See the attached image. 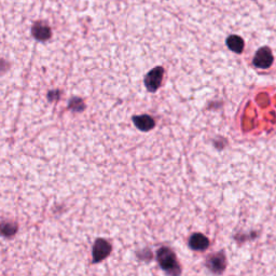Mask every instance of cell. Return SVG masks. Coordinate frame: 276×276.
<instances>
[{"mask_svg":"<svg viewBox=\"0 0 276 276\" xmlns=\"http://www.w3.org/2000/svg\"><path fill=\"white\" fill-rule=\"evenodd\" d=\"M156 258H158V262L161 268L164 270L166 273L169 274H179L180 273V267L178 264L176 255L174 251H171L167 247H162L156 253Z\"/></svg>","mask_w":276,"mask_h":276,"instance_id":"cell-1","label":"cell"},{"mask_svg":"<svg viewBox=\"0 0 276 276\" xmlns=\"http://www.w3.org/2000/svg\"><path fill=\"white\" fill-rule=\"evenodd\" d=\"M164 69L162 67H155L151 72H149L145 78V85L149 92H155L158 90L162 80H163Z\"/></svg>","mask_w":276,"mask_h":276,"instance_id":"cell-2","label":"cell"},{"mask_svg":"<svg viewBox=\"0 0 276 276\" xmlns=\"http://www.w3.org/2000/svg\"><path fill=\"white\" fill-rule=\"evenodd\" d=\"M112 247L109 242L104 239L96 240L93 246V262H100L110 255Z\"/></svg>","mask_w":276,"mask_h":276,"instance_id":"cell-3","label":"cell"},{"mask_svg":"<svg viewBox=\"0 0 276 276\" xmlns=\"http://www.w3.org/2000/svg\"><path fill=\"white\" fill-rule=\"evenodd\" d=\"M273 64V54L268 47H263L257 51L253 57V65L258 68L267 69L271 67Z\"/></svg>","mask_w":276,"mask_h":276,"instance_id":"cell-4","label":"cell"},{"mask_svg":"<svg viewBox=\"0 0 276 276\" xmlns=\"http://www.w3.org/2000/svg\"><path fill=\"white\" fill-rule=\"evenodd\" d=\"M31 34L37 40L46 41L51 38L52 31L50 26H49L46 22H36V23L32 25Z\"/></svg>","mask_w":276,"mask_h":276,"instance_id":"cell-5","label":"cell"},{"mask_svg":"<svg viewBox=\"0 0 276 276\" xmlns=\"http://www.w3.org/2000/svg\"><path fill=\"white\" fill-rule=\"evenodd\" d=\"M133 122L135 124V126L143 132H148L150 129H152L155 125L153 118H151L150 116L147 115L133 117Z\"/></svg>","mask_w":276,"mask_h":276,"instance_id":"cell-6","label":"cell"},{"mask_svg":"<svg viewBox=\"0 0 276 276\" xmlns=\"http://www.w3.org/2000/svg\"><path fill=\"white\" fill-rule=\"evenodd\" d=\"M189 245H190L193 251H203L209 246V241L207 237L204 236L203 234L196 233L190 237V240H189Z\"/></svg>","mask_w":276,"mask_h":276,"instance_id":"cell-7","label":"cell"},{"mask_svg":"<svg viewBox=\"0 0 276 276\" xmlns=\"http://www.w3.org/2000/svg\"><path fill=\"white\" fill-rule=\"evenodd\" d=\"M207 267L215 273H221L226 269V258L223 253L210 257L207 261Z\"/></svg>","mask_w":276,"mask_h":276,"instance_id":"cell-8","label":"cell"},{"mask_svg":"<svg viewBox=\"0 0 276 276\" xmlns=\"http://www.w3.org/2000/svg\"><path fill=\"white\" fill-rule=\"evenodd\" d=\"M226 46H228L231 51L239 54L244 50V41H243L241 37L235 35L230 36L228 39H226Z\"/></svg>","mask_w":276,"mask_h":276,"instance_id":"cell-9","label":"cell"},{"mask_svg":"<svg viewBox=\"0 0 276 276\" xmlns=\"http://www.w3.org/2000/svg\"><path fill=\"white\" fill-rule=\"evenodd\" d=\"M18 231V225L12 221H3L0 223V233L5 237H10L16 233Z\"/></svg>","mask_w":276,"mask_h":276,"instance_id":"cell-10","label":"cell"}]
</instances>
